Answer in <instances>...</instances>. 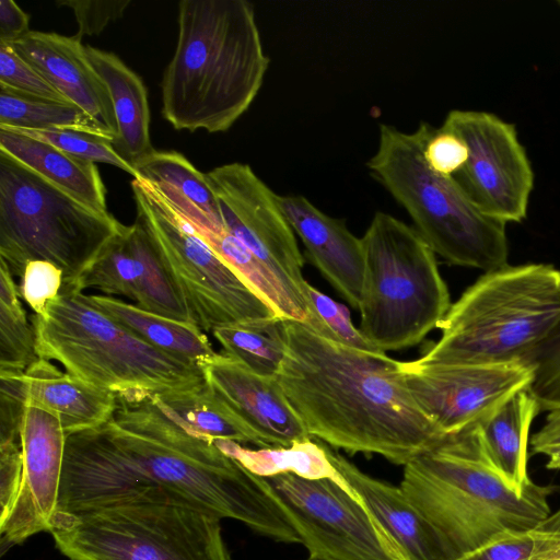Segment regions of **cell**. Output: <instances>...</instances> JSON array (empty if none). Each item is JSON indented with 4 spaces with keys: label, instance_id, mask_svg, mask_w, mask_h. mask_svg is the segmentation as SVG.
Instances as JSON below:
<instances>
[{
    "label": "cell",
    "instance_id": "cell-43",
    "mask_svg": "<svg viewBox=\"0 0 560 560\" xmlns=\"http://www.w3.org/2000/svg\"><path fill=\"white\" fill-rule=\"evenodd\" d=\"M560 445V407L549 410L545 424L530 440L532 453L541 454L544 451Z\"/></svg>",
    "mask_w": 560,
    "mask_h": 560
},
{
    "label": "cell",
    "instance_id": "cell-16",
    "mask_svg": "<svg viewBox=\"0 0 560 560\" xmlns=\"http://www.w3.org/2000/svg\"><path fill=\"white\" fill-rule=\"evenodd\" d=\"M66 438L56 415L26 404L20 429L22 482L11 514L0 523L2 551L49 532L58 506Z\"/></svg>",
    "mask_w": 560,
    "mask_h": 560
},
{
    "label": "cell",
    "instance_id": "cell-31",
    "mask_svg": "<svg viewBox=\"0 0 560 560\" xmlns=\"http://www.w3.org/2000/svg\"><path fill=\"white\" fill-rule=\"evenodd\" d=\"M0 127L30 130L78 129L103 136L84 112L73 104L43 100L1 86Z\"/></svg>",
    "mask_w": 560,
    "mask_h": 560
},
{
    "label": "cell",
    "instance_id": "cell-34",
    "mask_svg": "<svg viewBox=\"0 0 560 560\" xmlns=\"http://www.w3.org/2000/svg\"><path fill=\"white\" fill-rule=\"evenodd\" d=\"M534 375L528 387L539 410L560 407V324L526 360Z\"/></svg>",
    "mask_w": 560,
    "mask_h": 560
},
{
    "label": "cell",
    "instance_id": "cell-10",
    "mask_svg": "<svg viewBox=\"0 0 560 560\" xmlns=\"http://www.w3.org/2000/svg\"><path fill=\"white\" fill-rule=\"evenodd\" d=\"M48 533L70 560H233L221 518L174 502L57 511Z\"/></svg>",
    "mask_w": 560,
    "mask_h": 560
},
{
    "label": "cell",
    "instance_id": "cell-3",
    "mask_svg": "<svg viewBox=\"0 0 560 560\" xmlns=\"http://www.w3.org/2000/svg\"><path fill=\"white\" fill-rule=\"evenodd\" d=\"M245 0H183L162 88V115L177 130H229L249 108L269 67Z\"/></svg>",
    "mask_w": 560,
    "mask_h": 560
},
{
    "label": "cell",
    "instance_id": "cell-28",
    "mask_svg": "<svg viewBox=\"0 0 560 560\" xmlns=\"http://www.w3.org/2000/svg\"><path fill=\"white\" fill-rule=\"evenodd\" d=\"M221 450L237 459L256 476L266 478L294 474L306 479H330L346 491L357 494L329 459L322 442L311 438L290 446L252 450L233 441H214Z\"/></svg>",
    "mask_w": 560,
    "mask_h": 560
},
{
    "label": "cell",
    "instance_id": "cell-19",
    "mask_svg": "<svg viewBox=\"0 0 560 560\" xmlns=\"http://www.w3.org/2000/svg\"><path fill=\"white\" fill-rule=\"evenodd\" d=\"M280 208L312 264L350 306L359 310L364 271L362 240L301 195H278Z\"/></svg>",
    "mask_w": 560,
    "mask_h": 560
},
{
    "label": "cell",
    "instance_id": "cell-24",
    "mask_svg": "<svg viewBox=\"0 0 560 560\" xmlns=\"http://www.w3.org/2000/svg\"><path fill=\"white\" fill-rule=\"evenodd\" d=\"M0 151L85 205L108 212L106 188L95 163L70 155L49 143L2 128Z\"/></svg>",
    "mask_w": 560,
    "mask_h": 560
},
{
    "label": "cell",
    "instance_id": "cell-23",
    "mask_svg": "<svg viewBox=\"0 0 560 560\" xmlns=\"http://www.w3.org/2000/svg\"><path fill=\"white\" fill-rule=\"evenodd\" d=\"M86 54L112 97L118 129L114 148L133 166L154 151L150 139L147 88L115 54L92 46H86Z\"/></svg>",
    "mask_w": 560,
    "mask_h": 560
},
{
    "label": "cell",
    "instance_id": "cell-8",
    "mask_svg": "<svg viewBox=\"0 0 560 560\" xmlns=\"http://www.w3.org/2000/svg\"><path fill=\"white\" fill-rule=\"evenodd\" d=\"M127 226L0 151V257L14 277L47 260L63 272L61 291L75 290Z\"/></svg>",
    "mask_w": 560,
    "mask_h": 560
},
{
    "label": "cell",
    "instance_id": "cell-37",
    "mask_svg": "<svg viewBox=\"0 0 560 560\" xmlns=\"http://www.w3.org/2000/svg\"><path fill=\"white\" fill-rule=\"evenodd\" d=\"M20 279V295L36 315L44 314L47 304L60 294L63 285L62 270L47 260H30Z\"/></svg>",
    "mask_w": 560,
    "mask_h": 560
},
{
    "label": "cell",
    "instance_id": "cell-9",
    "mask_svg": "<svg viewBox=\"0 0 560 560\" xmlns=\"http://www.w3.org/2000/svg\"><path fill=\"white\" fill-rule=\"evenodd\" d=\"M361 240L360 331L383 353L420 343L452 305L435 253L416 229L382 211Z\"/></svg>",
    "mask_w": 560,
    "mask_h": 560
},
{
    "label": "cell",
    "instance_id": "cell-15",
    "mask_svg": "<svg viewBox=\"0 0 560 560\" xmlns=\"http://www.w3.org/2000/svg\"><path fill=\"white\" fill-rule=\"evenodd\" d=\"M401 365L415 400L444 435L487 420L512 395L529 387L534 375L526 362Z\"/></svg>",
    "mask_w": 560,
    "mask_h": 560
},
{
    "label": "cell",
    "instance_id": "cell-5",
    "mask_svg": "<svg viewBox=\"0 0 560 560\" xmlns=\"http://www.w3.org/2000/svg\"><path fill=\"white\" fill-rule=\"evenodd\" d=\"M560 324V271L551 265L485 272L451 305L419 365L526 362Z\"/></svg>",
    "mask_w": 560,
    "mask_h": 560
},
{
    "label": "cell",
    "instance_id": "cell-6",
    "mask_svg": "<svg viewBox=\"0 0 560 560\" xmlns=\"http://www.w3.org/2000/svg\"><path fill=\"white\" fill-rule=\"evenodd\" d=\"M434 129L421 122L415 131L405 132L381 124L368 168L445 261L485 272L508 266L506 223L483 213L453 176L427 164L423 150Z\"/></svg>",
    "mask_w": 560,
    "mask_h": 560
},
{
    "label": "cell",
    "instance_id": "cell-14",
    "mask_svg": "<svg viewBox=\"0 0 560 560\" xmlns=\"http://www.w3.org/2000/svg\"><path fill=\"white\" fill-rule=\"evenodd\" d=\"M206 177L225 230L280 281L305 299L304 260L278 195L249 165L240 162L214 167Z\"/></svg>",
    "mask_w": 560,
    "mask_h": 560
},
{
    "label": "cell",
    "instance_id": "cell-35",
    "mask_svg": "<svg viewBox=\"0 0 560 560\" xmlns=\"http://www.w3.org/2000/svg\"><path fill=\"white\" fill-rule=\"evenodd\" d=\"M0 86L25 95L71 104L14 49L0 43Z\"/></svg>",
    "mask_w": 560,
    "mask_h": 560
},
{
    "label": "cell",
    "instance_id": "cell-18",
    "mask_svg": "<svg viewBox=\"0 0 560 560\" xmlns=\"http://www.w3.org/2000/svg\"><path fill=\"white\" fill-rule=\"evenodd\" d=\"M81 40L75 35L30 31L8 45L71 104L83 110L98 131L114 143L118 129L112 97Z\"/></svg>",
    "mask_w": 560,
    "mask_h": 560
},
{
    "label": "cell",
    "instance_id": "cell-30",
    "mask_svg": "<svg viewBox=\"0 0 560 560\" xmlns=\"http://www.w3.org/2000/svg\"><path fill=\"white\" fill-rule=\"evenodd\" d=\"M20 296L13 273L0 260V374H22L38 359L35 330Z\"/></svg>",
    "mask_w": 560,
    "mask_h": 560
},
{
    "label": "cell",
    "instance_id": "cell-12",
    "mask_svg": "<svg viewBox=\"0 0 560 560\" xmlns=\"http://www.w3.org/2000/svg\"><path fill=\"white\" fill-rule=\"evenodd\" d=\"M311 556L328 560H407L357 494L330 479L264 478Z\"/></svg>",
    "mask_w": 560,
    "mask_h": 560
},
{
    "label": "cell",
    "instance_id": "cell-26",
    "mask_svg": "<svg viewBox=\"0 0 560 560\" xmlns=\"http://www.w3.org/2000/svg\"><path fill=\"white\" fill-rule=\"evenodd\" d=\"M151 404L172 422L189 433L211 441L252 443L266 447L206 383L180 390L149 394Z\"/></svg>",
    "mask_w": 560,
    "mask_h": 560
},
{
    "label": "cell",
    "instance_id": "cell-41",
    "mask_svg": "<svg viewBox=\"0 0 560 560\" xmlns=\"http://www.w3.org/2000/svg\"><path fill=\"white\" fill-rule=\"evenodd\" d=\"M533 548L527 560H560V508L532 529Z\"/></svg>",
    "mask_w": 560,
    "mask_h": 560
},
{
    "label": "cell",
    "instance_id": "cell-33",
    "mask_svg": "<svg viewBox=\"0 0 560 560\" xmlns=\"http://www.w3.org/2000/svg\"><path fill=\"white\" fill-rule=\"evenodd\" d=\"M2 128V127H0ZM49 143L75 158L116 166L136 177V170L114 148L113 141L91 131L78 129L30 130L2 128Z\"/></svg>",
    "mask_w": 560,
    "mask_h": 560
},
{
    "label": "cell",
    "instance_id": "cell-42",
    "mask_svg": "<svg viewBox=\"0 0 560 560\" xmlns=\"http://www.w3.org/2000/svg\"><path fill=\"white\" fill-rule=\"evenodd\" d=\"M30 16L13 0L0 1V43L10 44L30 32Z\"/></svg>",
    "mask_w": 560,
    "mask_h": 560
},
{
    "label": "cell",
    "instance_id": "cell-38",
    "mask_svg": "<svg viewBox=\"0 0 560 560\" xmlns=\"http://www.w3.org/2000/svg\"><path fill=\"white\" fill-rule=\"evenodd\" d=\"M72 9L78 22L75 36L98 35L110 23L122 16L129 0H62L56 2Z\"/></svg>",
    "mask_w": 560,
    "mask_h": 560
},
{
    "label": "cell",
    "instance_id": "cell-27",
    "mask_svg": "<svg viewBox=\"0 0 560 560\" xmlns=\"http://www.w3.org/2000/svg\"><path fill=\"white\" fill-rule=\"evenodd\" d=\"M89 301L149 345L199 366L218 352L196 324L145 311L136 304L104 295L88 294Z\"/></svg>",
    "mask_w": 560,
    "mask_h": 560
},
{
    "label": "cell",
    "instance_id": "cell-22",
    "mask_svg": "<svg viewBox=\"0 0 560 560\" xmlns=\"http://www.w3.org/2000/svg\"><path fill=\"white\" fill-rule=\"evenodd\" d=\"M135 178L151 183L198 231L220 232L224 229L218 201L206 174L199 172L183 154L156 151L133 164Z\"/></svg>",
    "mask_w": 560,
    "mask_h": 560
},
{
    "label": "cell",
    "instance_id": "cell-25",
    "mask_svg": "<svg viewBox=\"0 0 560 560\" xmlns=\"http://www.w3.org/2000/svg\"><path fill=\"white\" fill-rule=\"evenodd\" d=\"M539 407L528 387L512 395L492 416L478 424L488 459L515 490L530 482L527 474L528 435Z\"/></svg>",
    "mask_w": 560,
    "mask_h": 560
},
{
    "label": "cell",
    "instance_id": "cell-21",
    "mask_svg": "<svg viewBox=\"0 0 560 560\" xmlns=\"http://www.w3.org/2000/svg\"><path fill=\"white\" fill-rule=\"evenodd\" d=\"M26 404L60 420L66 436L107 422L117 408L115 393L94 387L49 360L38 358L22 374Z\"/></svg>",
    "mask_w": 560,
    "mask_h": 560
},
{
    "label": "cell",
    "instance_id": "cell-7",
    "mask_svg": "<svg viewBox=\"0 0 560 560\" xmlns=\"http://www.w3.org/2000/svg\"><path fill=\"white\" fill-rule=\"evenodd\" d=\"M38 358L121 396L161 394L206 383L201 366L162 351L94 306L81 291H61L31 316Z\"/></svg>",
    "mask_w": 560,
    "mask_h": 560
},
{
    "label": "cell",
    "instance_id": "cell-32",
    "mask_svg": "<svg viewBox=\"0 0 560 560\" xmlns=\"http://www.w3.org/2000/svg\"><path fill=\"white\" fill-rule=\"evenodd\" d=\"M127 231L128 226L80 278L77 291L95 289L104 295H122L135 301L140 264L128 241Z\"/></svg>",
    "mask_w": 560,
    "mask_h": 560
},
{
    "label": "cell",
    "instance_id": "cell-13",
    "mask_svg": "<svg viewBox=\"0 0 560 560\" xmlns=\"http://www.w3.org/2000/svg\"><path fill=\"white\" fill-rule=\"evenodd\" d=\"M441 128L467 145L468 159L453 177L469 199L504 223L526 218L534 174L514 125L493 114L454 109Z\"/></svg>",
    "mask_w": 560,
    "mask_h": 560
},
{
    "label": "cell",
    "instance_id": "cell-45",
    "mask_svg": "<svg viewBox=\"0 0 560 560\" xmlns=\"http://www.w3.org/2000/svg\"><path fill=\"white\" fill-rule=\"evenodd\" d=\"M306 560H328V559H325V558H322V557H317V556H311L306 559Z\"/></svg>",
    "mask_w": 560,
    "mask_h": 560
},
{
    "label": "cell",
    "instance_id": "cell-17",
    "mask_svg": "<svg viewBox=\"0 0 560 560\" xmlns=\"http://www.w3.org/2000/svg\"><path fill=\"white\" fill-rule=\"evenodd\" d=\"M206 381L268 446H290L311 439L276 377L255 374L220 352L201 365Z\"/></svg>",
    "mask_w": 560,
    "mask_h": 560
},
{
    "label": "cell",
    "instance_id": "cell-39",
    "mask_svg": "<svg viewBox=\"0 0 560 560\" xmlns=\"http://www.w3.org/2000/svg\"><path fill=\"white\" fill-rule=\"evenodd\" d=\"M423 155L427 164L436 173L453 176L465 165L468 149L456 133L440 128L434 129L428 139Z\"/></svg>",
    "mask_w": 560,
    "mask_h": 560
},
{
    "label": "cell",
    "instance_id": "cell-20",
    "mask_svg": "<svg viewBox=\"0 0 560 560\" xmlns=\"http://www.w3.org/2000/svg\"><path fill=\"white\" fill-rule=\"evenodd\" d=\"M322 444L331 463L346 478L364 508L407 560H447L435 530L408 501L399 487L364 474L326 443Z\"/></svg>",
    "mask_w": 560,
    "mask_h": 560
},
{
    "label": "cell",
    "instance_id": "cell-2",
    "mask_svg": "<svg viewBox=\"0 0 560 560\" xmlns=\"http://www.w3.org/2000/svg\"><path fill=\"white\" fill-rule=\"evenodd\" d=\"M283 326L285 355L276 378L312 438L405 466L445 436L411 395L401 361L298 320Z\"/></svg>",
    "mask_w": 560,
    "mask_h": 560
},
{
    "label": "cell",
    "instance_id": "cell-40",
    "mask_svg": "<svg viewBox=\"0 0 560 560\" xmlns=\"http://www.w3.org/2000/svg\"><path fill=\"white\" fill-rule=\"evenodd\" d=\"M532 529L504 534L458 560H527L533 548Z\"/></svg>",
    "mask_w": 560,
    "mask_h": 560
},
{
    "label": "cell",
    "instance_id": "cell-29",
    "mask_svg": "<svg viewBox=\"0 0 560 560\" xmlns=\"http://www.w3.org/2000/svg\"><path fill=\"white\" fill-rule=\"evenodd\" d=\"M212 335L222 346V353L250 372L265 377L277 376L287 347L282 318L220 327Z\"/></svg>",
    "mask_w": 560,
    "mask_h": 560
},
{
    "label": "cell",
    "instance_id": "cell-44",
    "mask_svg": "<svg viewBox=\"0 0 560 560\" xmlns=\"http://www.w3.org/2000/svg\"><path fill=\"white\" fill-rule=\"evenodd\" d=\"M541 454L546 455L548 460L546 463V468L548 469H560V445L550 447L544 451Z\"/></svg>",
    "mask_w": 560,
    "mask_h": 560
},
{
    "label": "cell",
    "instance_id": "cell-1",
    "mask_svg": "<svg viewBox=\"0 0 560 560\" xmlns=\"http://www.w3.org/2000/svg\"><path fill=\"white\" fill-rule=\"evenodd\" d=\"M148 395H117L107 422L66 438L57 511L174 502L242 522L277 541L302 544L262 477L214 441L172 422Z\"/></svg>",
    "mask_w": 560,
    "mask_h": 560
},
{
    "label": "cell",
    "instance_id": "cell-11",
    "mask_svg": "<svg viewBox=\"0 0 560 560\" xmlns=\"http://www.w3.org/2000/svg\"><path fill=\"white\" fill-rule=\"evenodd\" d=\"M147 230L189 317L203 331L279 317L149 182H131Z\"/></svg>",
    "mask_w": 560,
    "mask_h": 560
},
{
    "label": "cell",
    "instance_id": "cell-4",
    "mask_svg": "<svg viewBox=\"0 0 560 560\" xmlns=\"http://www.w3.org/2000/svg\"><path fill=\"white\" fill-rule=\"evenodd\" d=\"M399 488L435 530L447 560H458L550 515L552 487L512 488L488 459L478 425L445 435L404 466Z\"/></svg>",
    "mask_w": 560,
    "mask_h": 560
},
{
    "label": "cell",
    "instance_id": "cell-36",
    "mask_svg": "<svg viewBox=\"0 0 560 560\" xmlns=\"http://www.w3.org/2000/svg\"><path fill=\"white\" fill-rule=\"evenodd\" d=\"M305 299L312 317L316 315L320 318L332 340L360 350L381 352L352 324L347 306L334 301L308 282L305 285Z\"/></svg>",
    "mask_w": 560,
    "mask_h": 560
}]
</instances>
